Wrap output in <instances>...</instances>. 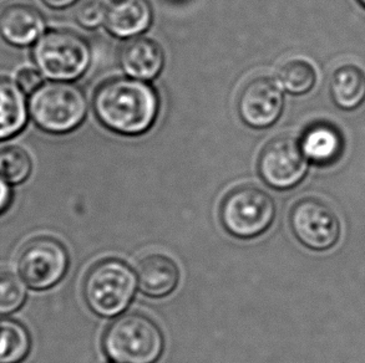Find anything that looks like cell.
I'll list each match as a JSON object with an SVG mask.
<instances>
[{
	"mask_svg": "<svg viewBox=\"0 0 365 363\" xmlns=\"http://www.w3.org/2000/svg\"><path fill=\"white\" fill-rule=\"evenodd\" d=\"M278 83L292 95H304L316 85V68L306 59L289 60L278 71Z\"/></svg>",
	"mask_w": 365,
	"mask_h": 363,
	"instance_id": "cell-19",
	"label": "cell"
},
{
	"mask_svg": "<svg viewBox=\"0 0 365 363\" xmlns=\"http://www.w3.org/2000/svg\"><path fill=\"white\" fill-rule=\"evenodd\" d=\"M120 64L133 79H155L165 64L163 48L153 39L133 38L121 50Z\"/></svg>",
	"mask_w": 365,
	"mask_h": 363,
	"instance_id": "cell-14",
	"label": "cell"
},
{
	"mask_svg": "<svg viewBox=\"0 0 365 363\" xmlns=\"http://www.w3.org/2000/svg\"><path fill=\"white\" fill-rule=\"evenodd\" d=\"M103 349L116 363H156L163 356L165 337L151 317L128 312L115 319L106 329Z\"/></svg>",
	"mask_w": 365,
	"mask_h": 363,
	"instance_id": "cell-2",
	"label": "cell"
},
{
	"mask_svg": "<svg viewBox=\"0 0 365 363\" xmlns=\"http://www.w3.org/2000/svg\"><path fill=\"white\" fill-rule=\"evenodd\" d=\"M153 23V6L148 0H109L105 25L118 38L143 34Z\"/></svg>",
	"mask_w": 365,
	"mask_h": 363,
	"instance_id": "cell-13",
	"label": "cell"
},
{
	"mask_svg": "<svg viewBox=\"0 0 365 363\" xmlns=\"http://www.w3.org/2000/svg\"><path fill=\"white\" fill-rule=\"evenodd\" d=\"M284 106L282 86L277 80L259 76L243 88L238 98V112L253 128H267L281 117Z\"/></svg>",
	"mask_w": 365,
	"mask_h": 363,
	"instance_id": "cell-10",
	"label": "cell"
},
{
	"mask_svg": "<svg viewBox=\"0 0 365 363\" xmlns=\"http://www.w3.org/2000/svg\"><path fill=\"white\" fill-rule=\"evenodd\" d=\"M308 166L301 142L291 136L272 140L258 158V172L262 179L279 191L296 186L306 176Z\"/></svg>",
	"mask_w": 365,
	"mask_h": 363,
	"instance_id": "cell-9",
	"label": "cell"
},
{
	"mask_svg": "<svg viewBox=\"0 0 365 363\" xmlns=\"http://www.w3.org/2000/svg\"><path fill=\"white\" fill-rule=\"evenodd\" d=\"M26 300V288L19 276L0 269V315H10L18 311Z\"/></svg>",
	"mask_w": 365,
	"mask_h": 363,
	"instance_id": "cell-21",
	"label": "cell"
},
{
	"mask_svg": "<svg viewBox=\"0 0 365 363\" xmlns=\"http://www.w3.org/2000/svg\"><path fill=\"white\" fill-rule=\"evenodd\" d=\"M69 269V253L53 236H36L20 251L18 270L33 290H48L59 284Z\"/></svg>",
	"mask_w": 365,
	"mask_h": 363,
	"instance_id": "cell-7",
	"label": "cell"
},
{
	"mask_svg": "<svg viewBox=\"0 0 365 363\" xmlns=\"http://www.w3.org/2000/svg\"><path fill=\"white\" fill-rule=\"evenodd\" d=\"M45 5H48L49 8L53 9H64L70 5L74 4L78 0H43Z\"/></svg>",
	"mask_w": 365,
	"mask_h": 363,
	"instance_id": "cell-25",
	"label": "cell"
},
{
	"mask_svg": "<svg viewBox=\"0 0 365 363\" xmlns=\"http://www.w3.org/2000/svg\"><path fill=\"white\" fill-rule=\"evenodd\" d=\"M30 116L43 131L61 135L74 131L88 113L84 91L68 81H51L31 93Z\"/></svg>",
	"mask_w": 365,
	"mask_h": 363,
	"instance_id": "cell-3",
	"label": "cell"
},
{
	"mask_svg": "<svg viewBox=\"0 0 365 363\" xmlns=\"http://www.w3.org/2000/svg\"><path fill=\"white\" fill-rule=\"evenodd\" d=\"M16 84L24 93H33L43 85V78L39 70L25 68L20 70L16 76Z\"/></svg>",
	"mask_w": 365,
	"mask_h": 363,
	"instance_id": "cell-23",
	"label": "cell"
},
{
	"mask_svg": "<svg viewBox=\"0 0 365 363\" xmlns=\"http://www.w3.org/2000/svg\"><path fill=\"white\" fill-rule=\"evenodd\" d=\"M276 204L266 191L256 186H236L228 191L220 206L223 229L237 239H253L271 228Z\"/></svg>",
	"mask_w": 365,
	"mask_h": 363,
	"instance_id": "cell-6",
	"label": "cell"
},
{
	"mask_svg": "<svg viewBox=\"0 0 365 363\" xmlns=\"http://www.w3.org/2000/svg\"><path fill=\"white\" fill-rule=\"evenodd\" d=\"M289 226L297 241L312 251H328L341 236V223L334 209L326 201L312 196L293 206Z\"/></svg>",
	"mask_w": 365,
	"mask_h": 363,
	"instance_id": "cell-8",
	"label": "cell"
},
{
	"mask_svg": "<svg viewBox=\"0 0 365 363\" xmlns=\"http://www.w3.org/2000/svg\"><path fill=\"white\" fill-rule=\"evenodd\" d=\"M33 56L41 75L54 81L81 78L91 64V48L71 30H50L35 44Z\"/></svg>",
	"mask_w": 365,
	"mask_h": 363,
	"instance_id": "cell-5",
	"label": "cell"
},
{
	"mask_svg": "<svg viewBox=\"0 0 365 363\" xmlns=\"http://www.w3.org/2000/svg\"><path fill=\"white\" fill-rule=\"evenodd\" d=\"M301 146L308 161L318 166H329L341 158L344 141L338 128L319 122L307 128L302 136Z\"/></svg>",
	"mask_w": 365,
	"mask_h": 363,
	"instance_id": "cell-15",
	"label": "cell"
},
{
	"mask_svg": "<svg viewBox=\"0 0 365 363\" xmlns=\"http://www.w3.org/2000/svg\"><path fill=\"white\" fill-rule=\"evenodd\" d=\"M28 121L25 93L14 81L0 78V140L13 137Z\"/></svg>",
	"mask_w": 365,
	"mask_h": 363,
	"instance_id": "cell-16",
	"label": "cell"
},
{
	"mask_svg": "<svg viewBox=\"0 0 365 363\" xmlns=\"http://www.w3.org/2000/svg\"><path fill=\"white\" fill-rule=\"evenodd\" d=\"M138 286L133 269L119 259H104L90 268L83 294L89 309L101 317L123 314L131 304Z\"/></svg>",
	"mask_w": 365,
	"mask_h": 363,
	"instance_id": "cell-4",
	"label": "cell"
},
{
	"mask_svg": "<svg viewBox=\"0 0 365 363\" xmlns=\"http://www.w3.org/2000/svg\"><path fill=\"white\" fill-rule=\"evenodd\" d=\"M333 102L344 111L361 107L365 102V71L356 65L346 64L333 73L331 80Z\"/></svg>",
	"mask_w": 365,
	"mask_h": 363,
	"instance_id": "cell-17",
	"label": "cell"
},
{
	"mask_svg": "<svg viewBox=\"0 0 365 363\" xmlns=\"http://www.w3.org/2000/svg\"><path fill=\"white\" fill-rule=\"evenodd\" d=\"M138 289L153 299L173 294L180 283V269L173 259L165 254H150L136 266Z\"/></svg>",
	"mask_w": 365,
	"mask_h": 363,
	"instance_id": "cell-12",
	"label": "cell"
},
{
	"mask_svg": "<svg viewBox=\"0 0 365 363\" xmlns=\"http://www.w3.org/2000/svg\"><path fill=\"white\" fill-rule=\"evenodd\" d=\"M13 201V191L8 182L0 177V216L9 209Z\"/></svg>",
	"mask_w": 365,
	"mask_h": 363,
	"instance_id": "cell-24",
	"label": "cell"
},
{
	"mask_svg": "<svg viewBox=\"0 0 365 363\" xmlns=\"http://www.w3.org/2000/svg\"><path fill=\"white\" fill-rule=\"evenodd\" d=\"M94 111L105 127L125 136H138L153 127L160 98L156 90L143 80L115 78L96 90Z\"/></svg>",
	"mask_w": 365,
	"mask_h": 363,
	"instance_id": "cell-1",
	"label": "cell"
},
{
	"mask_svg": "<svg viewBox=\"0 0 365 363\" xmlns=\"http://www.w3.org/2000/svg\"><path fill=\"white\" fill-rule=\"evenodd\" d=\"M44 15L34 5L13 1L0 10V38L11 46L24 48L44 35Z\"/></svg>",
	"mask_w": 365,
	"mask_h": 363,
	"instance_id": "cell-11",
	"label": "cell"
},
{
	"mask_svg": "<svg viewBox=\"0 0 365 363\" xmlns=\"http://www.w3.org/2000/svg\"><path fill=\"white\" fill-rule=\"evenodd\" d=\"M33 162L29 153L19 146L0 149V177L9 184H20L29 178Z\"/></svg>",
	"mask_w": 365,
	"mask_h": 363,
	"instance_id": "cell-20",
	"label": "cell"
},
{
	"mask_svg": "<svg viewBox=\"0 0 365 363\" xmlns=\"http://www.w3.org/2000/svg\"><path fill=\"white\" fill-rule=\"evenodd\" d=\"M358 1L361 3V6H363V8H365V0H358Z\"/></svg>",
	"mask_w": 365,
	"mask_h": 363,
	"instance_id": "cell-26",
	"label": "cell"
},
{
	"mask_svg": "<svg viewBox=\"0 0 365 363\" xmlns=\"http://www.w3.org/2000/svg\"><path fill=\"white\" fill-rule=\"evenodd\" d=\"M76 21L85 29H96L106 19V5L99 0H86L75 13Z\"/></svg>",
	"mask_w": 365,
	"mask_h": 363,
	"instance_id": "cell-22",
	"label": "cell"
},
{
	"mask_svg": "<svg viewBox=\"0 0 365 363\" xmlns=\"http://www.w3.org/2000/svg\"><path fill=\"white\" fill-rule=\"evenodd\" d=\"M31 349L29 331L19 321L0 320V363H21Z\"/></svg>",
	"mask_w": 365,
	"mask_h": 363,
	"instance_id": "cell-18",
	"label": "cell"
}]
</instances>
